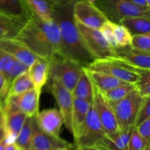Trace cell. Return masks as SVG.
Masks as SVG:
<instances>
[{
  "label": "cell",
  "instance_id": "cell-1",
  "mask_svg": "<svg viewBox=\"0 0 150 150\" xmlns=\"http://www.w3.org/2000/svg\"><path fill=\"white\" fill-rule=\"evenodd\" d=\"M16 39L38 57L51 61L61 56L59 29L54 20L43 21L32 15Z\"/></svg>",
  "mask_w": 150,
  "mask_h": 150
},
{
  "label": "cell",
  "instance_id": "cell-12",
  "mask_svg": "<svg viewBox=\"0 0 150 150\" xmlns=\"http://www.w3.org/2000/svg\"><path fill=\"white\" fill-rule=\"evenodd\" d=\"M37 126L42 131L54 137H60L63 122L59 111L57 108H49L38 112L35 117Z\"/></svg>",
  "mask_w": 150,
  "mask_h": 150
},
{
  "label": "cell",
  "instance_id": "cell-17",
  "mask_svg": "<svg viewBox=\"0 0 150 150\" xmlns=\"http://www.w3.org/2000/svg\"><path fill=\"white\" fill-rule=\"evenodd\" d=\"M51 61L46 59L38 57L28 68V75L34 88L41 91L42 86L47 83L49 78Z\"/></svg>",
  "mask_w": 150,
  "mask_h": 150
},
{
  "label": "cell",
  "instance_id": "cell-22",
  "mask_svg": "<svg viewBox=\"0 0 150 150\" xmlns=\"http://www.w3.org/2000/svg\"><path fill=\"white\" fill-rule=\"evenodd\" d=\"M92 100H83L73 98L72 111V135L74 137L84 122Z\"/></svg>",
  "mask_w": 150,
  "mask_h": 150
},
{
  "label": "cell",
  "instance_id": "cell-4",
  "mask_svg": "<svg viewBox=\"0 0 150 150\" xmlns=\"http://www.w3.org/2000/svg\"><path fill=\"white\" fill-rule=\"evenodd\" d=\"M86 67L95 71L107 73L123 81L133 84H136L139 80L140 71L142 70L132 67L117 57L94 59Z\"/></svg>",
  "mask_w": 150,
  "mask_h": 150
},
{
  "label": "cell",
  "instance_id": "cell-27",
  "mask_svg": "<svg viewBox=\"0 0 150 150\" xmlns=\"http://www.w3.org/2000/svg\"><path fill=\"white\" fill-rule=\"evenodd\" d=\"M32 136H33V117H27L19 132L15 143L19 149L32 150Z\"/></svg>",
  "mask_w": 150,
  "mask_h": 150
},
{
  "label": "cell",
  "instance_id": "cell-36",
  "mask_svg": "<svg viewBox=\"0 0 150 150\" xmlns=\"http://www.w3.org/2000/svg\"><path fill=\"white\" fill-rule=\"evenodd\" d=\"M136 129L139 134L147 142H149L150 138V118L147 119L145 121L142 122L141 124L136 126Z\"/></svg>",
  "mask_w": 150,
  "mask_h": 150
},
{
  "label": "cell",
  "instance_id": "cell-11",
  "mask_svg": "<svg viewBox=\"0 0 150 150\" xmlns=\"http://www.w3.org/2000/svg\"><path fill=\"white\" fill-rule=\"evenodd\" d=\"M50 91L55 98L63 122L72 134V111H73V94L67 90L57 79H51Z\"/></svg>",
  "mask_w": 150,
  "mask_h": 150
},
{
  "label": "cell",
  "instance_id": "cell-6",
  "mask_svg": "<svg viewBox=\"0 0 150 150\" xmlns=\"http://www.w3.org/2000/svg\"><path fill=\"white\" fill-rule=\"evenodd\" d=\"M95 4L114 23H120L125 17L150 16L149 8L139 7L129 0H97Z\"/></svg>",
  "mask_w": 150,
  "mask_h": 150
},
{
  "label": "cell",
  "instance_id": "cell-20",
  "mask_svg": "<svg viewBox=\"0 0 150 150\" xmlns=\"http://www.w3.org/2000/svg\"><path fill=\"white\" fill-rule=\"evenodd\" d=\"M26 21L0 12V40L16 38Z\"/></svg>",
  "mask_w": 150,
  "mask_h": 150
},
{
  "label": "cell",
  "instance_id": "cell-41",
  "mask_svg": "<svg viewBox=\"0 0 150 150\" xmlns=\"http://www.w3.org/2000/svg\"><path fill=\"white\" fill-rule=\"evenodd\" d=\"M18 146L16 145V143H10L6 145L4 150H18Z\"/></svg>",
  "mask_w": 150,
  "mask_h": 150
},
{
  "label": "cell",
  "instance_id": "cell-47",
  "mask_svg": "<svg viewBox=\"0 0 150 150\" xmlns=\"http://www.w3.org/2000/svg\"><path fill=\"white\" fill-rule=\"evenodd\" d=\"M86 1H89V2H92V3H95V1H96L97 0H86Z\"/></svg>",
  "mask_w": 150,
  "mask_h": 150
},
{
  "label": "cell",
  "instance_id": "cell-26",
  "mask_svg": "<svg viewBox=\"0 0 150 150\" xmlns=\"http://www.w3.org/2000/svg\"><path fill=\"white\" fill-rule=\"evenodd\" d=\"M125 26L130 33L136 34L150 33L149 17L145 16H133L125 17L120 20V23Z\"/></svg>",
  "mask_w": 150,
  "mask_h": 150
},
{
  "label": "cell",
  "instance_id": "cell-46",
  "mask_svg": "<svg viewBox=\"0 0 150 150\" xmlns=\"http://www.w3.org/2000/svg\"><path fill=\"white\" fill-rule=\"evenodd\" d=\"M52 150H69V149H65V148H58V149H54Z\"/></svg>",
  "mask_w": 150,
  "mask_h": 150
},
{
  "label": "cell",
  "instance_id": "cell-37",
  "mask_svg": "<svg viewBox=\"0 0 150 150\" xmlns=\"http://www.w3.org/2000/svg\"><path fill=\"white\" fill-rule=\"evenodd\" d=\"M13 58L8 54L0 49V72L4 73L10 66Z\"/></svg>",
  "mask_w": 150,
  "mask_h": 150
},
{
  "label": "cell",
  "instance_id": "cell-49",
  "mask_svg": "<svg viewBox=\"0 0 150 150\" xmlns=\"http://www.w3.org/2000/svg\"><path fill=\"white\" fill-rule=\"evenodd\" d=\"M0 107H1V102H0Z\"/></svg>",
  "mask_w": 150,
  "mask_h": 150
},
{
  "label": "cell",
  "instance_id": "cell-40",
  "mask_svg": "<svg viewBox=\"0 0 150 150\" xmlns=\"http://www.w3.org/2000/svg\"><path fill=\"white\" fill-rule=\"evenodd\" d=\"M4 84H5V80H4V76L1 72H0V93L2 92L4 88Z\"/></svg>",
  "mask_w": 150,
  "mask_h": 150
},
{
  "label": "cell",
  "instance_id": "cell-18",
  "mask_svg": "<svg viewBox=\"0 0 150 150\" xmlns=\"http://www.w3.org/2000/svg\"><path fill=\"white\" fill-rule=\"evenodd\" d=\"M133 129L125 132L120 131L114 135H105L97 141L92 148L97 150H124Z\"/></svg>",
  "mask_w": 150,
  "mask_h": 150
},
{
  "label": "cell",
  "instance_id": "cell-16",
  "mask_svg": "<svg viewBox=\"0 0 150 150\" xmlns=\"http://www.w3.org/2000/svg\"><path fill=\"white\" fill-rule=\"evenodd\" d=\"M116 57L138 70H150L149 52L136 51L129 45L116 48Z\"/></svg>",
  "mask_w": 150,
  "mask_h": 150
},
{
  "label": "cell",
  "instance_id": "cell-24",
  "mask_svg": "<svg viewBox=\"0 0 150 150\" xmlns=\"http://www.w3.org/2000/svg\"><path fill=\"white\" fill-rule=\"evenodd\" d=\"M23 1L32 16L43 21L54 20L52 7L46 0H23Z\"/></svg>",
  "mask_w": 150,
  "mask_h": 150
},
{
  "label": "cell",
  "instance_id": "cell-7",
  "mask_svg": "<svg viewBox=\"0 0 150 150\" xmlns=\"http://www.w3.org/2000/svg\"><path fill=\"white\" fill-rule=\"evenodd\" d=\"M96 111L94 108L92 99L84 122L73 137L78 149L92 148L97 141L105 136Z\"/></svg>",
  "mask_w": 150,
  "mask_h": 150
},
{
  "label": "cell",
  "instance_id": "cell-19",
  "mask_svg": "<svg viewBox=\"0 0 150 150\" xmlns=\"http://www.w3.org/2000/svg\"><path fill=\"white\" fill-rule=\"evenodd\" d=\"M26 118L27 117L19 110L4 114V127L6 131L7 144L15 143Z\"/></svg>",
  "mask_w": 150,
  "mask_h": 150
},
{
  "label": "cell",
  "instance_id": "cell-34",
  "mask_svg": "<svg viewBox=\"0 0 150 150\" xmlns=\"http://www.w3.org/2000/svg\"><path fill=\"white\" fill-rule=\"evenodd\" d=\"M114 23L108 19L103 23L99 30L108 44L114 48H117V43L114 33Z\"/></svg>",
  "mask_w": 150,
  "mask_h": 150
},
{
  "label": "cell",
  "instance_id": "cell-48",
  "mask_svg": "<svg viewBox=\"0 0 150 150\" xmlns=\"http://www.w3.org/2000/svg\"><path fill=\"white\" fill-rule=\"evenodd\" d=\"M146 1H147L148 4H149V5H150V0H146Z\"/></svg>",
  "mask_w": 150,
  "mask_h": 150
},
{
  "label": "cell",
  "instance_id": "cell-50",
  "mask_svg": "<svg viewBox=\"0 0 150 150\" xmlns=\"http://www.w3.org/2000/svg\"><path fill=\"white\" fill-rule=\"evenodd\" d=\"M18 150H22V149H18Z\"/></svg>",
  "mask_w": 150,
  "mask_h": 150
},
{
  "label": "cell",
  "instance_id": "cell-23",
  "mask_svg": "<svg viewBox=\"0 0 150 150\" xmlns=\"http://www.w3.org/2000/svg\"><path fill=\"white\" fill-rule=\"evenodd\" d=\"M0 12L25 21L32 16L23 0H0Z\"/></svg>",
  "mask_w": 150,
  "mask_h": 150
},
{
  "label": "cell",
  "instance_id": "cell-43",
  "mask_svg": "<svg viewBox=\"0 0 150 150\" xmlns=\"http://www.w3.org/2000/svg\"><path fill=\"white\" fill-rule=\"evenodd\" d=\"M4 113L3 111V108L0 107V126L4 125Z\"/></svg>",
  "mask_w": 150,
  "mask_h": 150
},
{
  "label": "cell",
  "instance_id": "cell-28",
  "mask_svg": "<svg viewBox=\"0 0 150 150\" xmlns=\"http://www.w3.org/2000/svg\"><path fill=\"white\" fill-rule=\"evenodd\" d=\"M32 87L34 86L32 83V81H31L27 72H26V73L18 76L13 80V83H11V86L9 89L7 98L21 95L29 89H32Z\"/></svg>",
  "mask_w": 150,
  "mask_h": 150
},
{
  "label": "cell",
  "instance_id": "cell-51",
  "mask_svg": "<svg viewBox=\"0 0 150 150\" xmlns=\"http://www.w3.org/2000/svg\"><path fill=\"white\" fill-rule=\"evenodd\" d=\"M32 150H38V149H32Z\"/></svg>",
  "mask_w": 150,
  "mask_h": 150
},
{
  "label": "cell",
  "instance_id": "cell-44",
  "mask_svg": "<svg viewBox=\"0 0 150 150\" xmlns=\"http://www.w3.org/2000/svg\"><path fill=\"white\" fill-rule=\"evenodd\" d=\"M7 142H6L5 139L2 141V142H0V150H4L5 149V146L7 145Z\"/></svg>",
  "mask_w": 150,
  "mask_h": 150
},
{
  "label": "cell",
  "instance_id": "cell-33",
  "mask_svg": "<svg viewBox=\"0 0 150 150\" xmlns=\"http://www.w3.org/2000/svg\"><path fill=\"white\" fill-rule=\"evenodd\" d=\"M136 89L143 98L150 97V73L149 70H142L140 79L135 84Z\"/></svg>",
  "mask_w": 150,
  "mask_h": 150
},
{
  "label": "cell",
  "instance_id": "cell-15",
  "mask_svg": "<svg viewBox=\"0 0 150 150\" xmlns=\"http://www.w3.org/2000/svg\"><path fill=\"white\" fill-rule=\"evenodd\" d=\"M40 92L41 91L32 87L21 95L10 98L13 100L19 111L23 112L27 117L32 118L39 112Z\"/></svg>",
  "mask_w": 150,
  "mask_h": 150
},
{
  "label": "cell",
  "instance_id": "cell-38",
  "mask_svg": "<svg viewBox=\"0 0 150 150\" xmlns=\"http://www.w3.org/2000/svg\"><path fill=\"white\" fill-rule=\"evenodd\" d=\"M47 2L51 6L56 4H74L76 1L79 0H46Z\"/></svg>",
  "mask_w": 150,
  "mask_h": 150
},
{
  "label": "cell",
  "instance_id": "cell-39",
  "mask_svg": "<svg viewBox=\"0 0 150 150\" xmlns=\"http://www.w3.org/2000/svg\"><path fill=\"white\" fill-rule=\"evenodd\" d=\"M133 3L136 5L139 6L141 7H146V8H149L150 5L147 3L146 0H129Z\"/></svg>",
  "mask_w": 150,
  "mask_h": 150
},
{
  "label": "cell",
  "instance_id": "cell-8",
  "mask_svg": "<svg viewBox=\"0 0 150 150\" xmlns=\"http://www.w3.org/2000/svg\"><path fill=\"white\" fill-rule=\"evenodd\" d=\"M82 67L76 62L58 56L51 60L49 77L57 79L73 94Z\"/></svg>",
  "mask_w": 150,
  "mask_h": 150
},
{
  "label": "cell",
  "instance_id": "cell-21",
  "mask_svg": "<svg viewBox=\"0 0 150 150\" xmlns=\"http://www.w3.org/2000/svg\"><path fill=\"white\" fill-rule=\"evenodd\" d=\"M83 67L92 84L96 86L101 92H105L112 88L127 83L107 73L90 70L86 67Z\"/></svg>",
  "mask_w": 150,
  "mask_h": 150
},
{
  "label": "cell",
  "instance_id": "cell-14",
  "mask_svg": "<svg viewBox=\"0 0 150 150\" xmlns=\"http://www.w3.org/2000/svg\"><path fill=\"white\" fill-rule=\"evenodd\" d=\"M71 145L61 137H54L44 133L37 126L35 117H33V136L32 149L52 150L58 148L70 149Z\"/></svg>",
  "mask_w": 150,
  "mask_h": 150
},
{
  "label": "cell",
  "instance_id": "cell-10",
  "mask_svg": "<svg viewBox=\"0 0 150 150\" xmlns=\"http://www.w3.org/2000/svg\"><path fill=\"white\" fill-rule=\"evenodd\" d=\"M92 103L105 134L114 135L119 133L120 130L112 107L102 92L94 85Z\"/></svg>",
  "mask_w": 150,
  "mask_h": 150
},
{
  "label": "cell",
  "instance_id": "cell-31",
  "mask_svg": "<svg viewBox=\"0 0 150 150\" xmlns=\"http://www.w3.org/2000/svg\"><path fill=\"white\" fill-rule=\"evenodd\" d=\"M124 150H149V142L144 139L134 128Z\"/></svg>",
  "mask_w": 150,
  "mask_h": 150
},
{
  "label": "cell",
  "instance_id": "cell-2",
  "mask_svg": "<svg viewBox=\"0 0 150 150\" xmlns=\"http://www.w3.org/2000/svg\"><path fill=\"white\" fill-rule=\"evenodd\" d=\"M74 4H56L51 6L53 19L58 25L61 40V56L87 66L93 59L82 41L73 18Z\"/></svg>",
  "mask_w": 150,
  "mask_h": 150
},
{
  "label": "cell",
  "instance_id": "cell-45",
  "mask_svg": "<svg viewBox=\"0 0 150 150\" xmlns=\"http://www.w3.org/2000/svg\"><path fill=\"white\" fill-rule=\"evenodd\" d=\"M78 150H97L93 148H81V149H78Z\"/></svg>",
  "mask_w": 150,
  "mask_h": 150
},
{
  "label": "cell",
  "instance_id": "cell-29",
  "mask_svg": "<svg viewBox=\"0 0 150 150\" xmlns=\"http://www.w3.org/2000/svg\"><path fill=\"white\" fill-rule=\"evenodd\" d=\"M135 88H136L135 84L125 83L123 84L120 85V86L112 88V89H109L106 92H102V93L103 96L105 97V100L111 105L118 102L121 99H122L123 98H125L129 92L133 90Z\"/></svg>",
  "mask_w": 150,
  "mask_h": 150
},
{
  "label": "cell",
  "instance_id": "cell-5",
  "mask_svg": "<svg viewBox=\"0 0 150 150\" xmlns=\"http://www.w3.org/2000/svg\"><path fill=\"white\" fill-rule=\"evenodd\" d=\"M76 22L82 41L93 59L116 57V48L105 40L99 29H92Z\"/></svg>",
  "mask_w": 150,
  "mask_h": 150
},
{
  "label": "cell",
  "instance_id": "cell-13",
  "mask_svg": "<svg viewBox=\"0 0 150 150\" xmlns=\"http://www.w3.org/2000/svg\"><path fill=\"white\" fill-rule=\"evenodd\" d=\"M0 49L28 67H29L38 57L23 42L16 38L0 40Z\"/></svg>",
  "mask_w": 150,
  "mask_h": 150
},
{
  "label": "cell",
  "instance_id": "cell-25",
  "mask_svg": "<svg viewBox=\"0 0 150 150\" xmlns=\"http://www.w3.org/2000/svg\"><path fill=\"white\" fill-rule=\"evenodd\" d=\"M93 95V84L89 76L85 71L84 67H82L79 74V79L73 92V98L83 100L92 99Z\"/></svg>",
  "mask_w": 150,
  "mask_h": 150
},
{
  "label": "cell",
  "instance_id": "cell-3",
  "mask_svg": "<svg viewBox=\"0 0 150 150\" xmlns=\"http://www.w3.org/2000/svg\"><path fill=\"white\" fill-rule=\"evenodd\" d=\"M143 98L135 88L125 98L111 105L120 131L125 132L134 128Z\"/></svg>",
  "mask_w": 150,
  "mask_h": 150
},
{
  "label": "cell",
  "instance_id": "cell-32",
  "mask_svg": "<svg viewBox=\"0 0 150 150\" xmlns=\"http://www.w3.org/2000/svg\"><path fill=\"white\" fill-rule=\"evenodd\" d=\"M130 47L133 49L144 52L150 51V33L132 35Z\"/></svg>",
  "mask_w": 150,
  "mask_h": 150
},
{
  "label": "cell",
  "instance_id": "cell-30",
  "mask_svg": "<svg viewBox=\"0 0 150 150\" xmlns=\"http://www.w3.org/2000/svg\"><path fill=\"white\" fill-rule=\"evenodd\" d=\"M114 33L117 43V48H124L130 45L132 34L125 26L121 23H114Z\"/></svg>",
  "mask_w": 150,
  "mask_h": 150
},
{
  "label": "cell",
  "instance_id": "cell-9",
  "mask_svg": "<svg viewBox=\"0 0 150 150\" xmlns=\"http://www.w3.org/2000/svg\"><path fill=\"white\" fill-rule=\"evenodd\" d=\"M73 15L75 21L96 29H100L103 23L108 20V18L95 3L86 0H79L74 3Z\"/></svg>",
  "mask_w": 150,
  "mask_h": 150
},
{
  "label": "cell",
  "instance_id": "cell-35",
  "mask_svg": "<svg viewBox=\"0 0 150 150\" xmlns=\"http://www.w3.org/2000/svg\"><path fill=\"white\" fill-rule=\"evenodd\" d=\"M149 118H150V97H145L143 98L142 105L138 112L135 127Z\"/></svg>",
  "mask_w": 150,
  "mask_h": 150
},
{
  "label": "cell",
  "instance_id": "cell-42",
  "mask_svg": "<svg viewBox=\"0 0 150 150\" xmlns=\"http://www.w3.org/2000/svg\"><path fill=\"white\" fill-rule=\"evenodd\" d=\"M6 137V131L4 125L0 126V142H2Z\"/></svg>",
  "mask_w": 150,
  "mask_h": 150
}]
</instances>
